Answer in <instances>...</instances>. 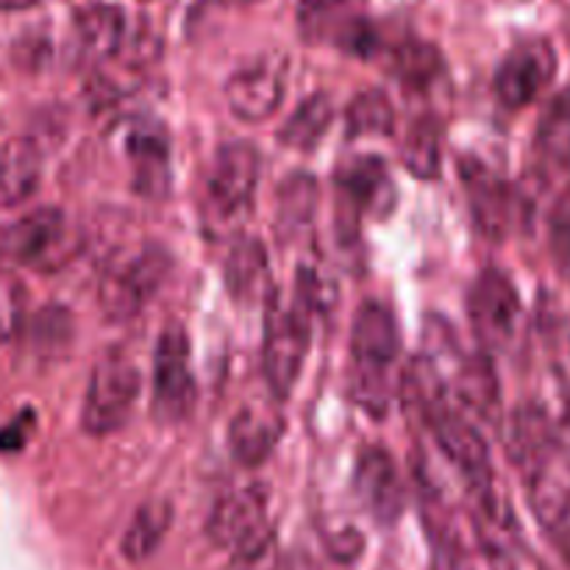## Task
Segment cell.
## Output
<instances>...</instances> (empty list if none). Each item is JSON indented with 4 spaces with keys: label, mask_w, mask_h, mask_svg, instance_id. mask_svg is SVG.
Listing matches in <instances>:
<instances>
[{
    "label": "cell",
    "mask_w": 570,
    "mask_h": 570,
    "mask_svg": "<svg viewBox=\"0 0 570 570\" xmlns=\"http://www.w3.org/2000/svg\"><path fill=\"white\" fill-rule=\"evenodd\" d=\"M365 0H298V28L309 42H337L356 20Z\"/></svg>",
    "instance_id": "obj_20"
},
{
    "label": "cell",
    "mask_w": 570,
    "mask_h": 570,
    "mask_svg": "<svg viewBox=\"0 0 570 570\" xmlns=\"http://www.w3.org/2000/svg\"><path fill=\"white\" fill-rule=\"evenodd\" d=\"M468 315L473 334L488 354L504 351L512 343L521 315V298L501 271H484L468 293Z\"/></svg>",
    "instance_id": "obj_8"
},
{
    "label": "cell",
    "mask_w": 570,
    "mask_h": 570,
    "mask_svg": "<svg viewBox=\"0 0 570 570\" xmlns=\"http://www.w3.org/2000/svg\"><path fill=\"white\" fill-rule=\"evenodd\" d=\"M401 332L393 309L365 301L351 328V393L367 412L382 415L390 399V373L399 362Z\"/></svg>",
    "instance_id": "obj_1"
},
{
    "label": "cell",
    "mask_w": 570,
    "mask_h": 570,
    "mask_svg": "<svg viewBox=\"0 0 570 570\" xmlns=\"http://www.w3.org/2000/svg\"><path fill=\"white\" fill-rule=\"evenodd\" d=\"M426 523L434 538V546H438V570H484L482 562L471 554L465 540L460 538L451 515L432 518Z\"/></svg>",
    "instance_id": "obj_26"
},
{
    "label": "cell",
    "mask_w": 570,
    "mask_h": 570,
    "mask_svg": "<svg viewBox=\"0 0 570 570\" xmlns=\"http://www.w3.org/2000/svg\"><path fill=\"white\" fill-rule=\"evenodd\" d=\"M284 78L287 59L282 56H262L234 72L226 83L232 115L243 122H262L276 115L284 100Z\"/></svg>",
    "instance_id": "obj_10"
},
{
    "label": "cell",
    "mask_w": 570,
    "mask_h": 570,
    "mask_svg": "<svg viewBox=\"0 0 570 570\" xmlns=\"http://www.w3.org/2000/svg\"><path fill=\"white\" fill-rule=\"evenodd\" d=\"M337 193V215L345 237H348V228H354L356 234L360 217L365 212L384 217L395 206V187L384 161L376 156H360L340 167Z\"/></svg>",
    "instance_id": "obj_9"
},
{
    "label": "cell",
    "mask_w": 570,
    "mask_h": 570,
    "mask_svg": "<svg viewBox=\"0 0 570 570\" xmlns=\"http://www.w3.org/2000/svg\"><path fill=\"white\" fill-rule=\"evenodd\" d=\"M170 265V254L154 243L117 250L100 276L98 295L104 315L115 323L137 317L142 306L159 293Z\"/></svg>",
    "instance_id": "obj_3"
},
{
    "label": "cell",
    "mask_w": 570,
    "mask_h": 570,
    "mask_svg": "<svg viewBox=\"0 0 570 570\" xmlns=\"http://www.w3.org/2000/svg\"><path fill=\"white\" fill-rule=\"evenodd\" d=\"M267 490L262 484L232 490L223 495L206 521V534L215 546L228 551L243 549L245 543L267 532Z\"/></svg>",
    "instance_id": "obj_11"
},
{
    "label": "cell",
    "mask_w": 570,
    "mask_h": 570,
    "mask_svg": "<svg viewBox=\"0 0 570 570\" xmlns=\"http://www.w3.org/2000/svg\"><path fill=\"white\" fill-rule=\"evenodd\" d=\"M460 178L468 189V200H471L479 228L495 239L504 237L512 226V215H515V198H512L510 187L479 159L460 161Z\"/></svg>",
    "instance_id": "obj_14"
},
{
    "label": "cell",
    "mask_w": 570,
    "mask_h": 570,
    "mask_svg": "<svg viewBox=\"0 0 570 570\" xmlns=\"http://www.w3.org/2000/svg\"><path fill=\"white\" fill-rule=\"evenodd\" d=\"M551 250H554L560 265H570V187L560 195L551 212Z\"/></svg>",
    "instance_id": "obj_31"
},
{
    "label": "cell",
    "mask_w": 570,
    "mask_h": 570,
    "mask_svg": "<svg viewBox=\"0 0 570 570\" xmlns=\"http://www.w3.org/2000/svg\"><path fill=\"white\" fill-rule=\"evenodd\" d=\"M226 284L234 301H256L267 287V254L265 245L254 237H243L232 248L226 262Z\"/></svg>",
    "instance_id": "obj_21"
},
{
    "label": "cell",
    "mask_w": 570,
    "mask_h": 570,
    "mask_svg": "<svg viewBox=\"0 0 570 570\" xmlns=\"http://www.w3.org/2000/svg\"><path fill=\"white\" fill-rule=\"evenodd\" d=\"M70 243L67 220L53 206L28 212L0 232V262L11 267H48L61 265Z\"/></svg>",
    "instance_id": "obj_6"
},
{
    "label": "cell",
    "mask_w": 570,
    "mask_h": 570,
    "mask_svg": "<svg viewBox=\"0 0 570 570\" xmlns=\"http://www.w3.org/2000/svg\"><path fill=\"white\" fill-rule=\"evenodd\" d=\"M554 70L557 56L551 45L543 39H529V42L512 48L501 61L499 72H495V95L510 109H521L543 92L546 83L554 78Z\"/></svg>",
    "instance_id": "obj_12"
},
{
    "label": "cell",
    "mask_w": 570,
    "mask_h": 570,
    "mask_svg": "<svg viewBox=\"0 0 570 570\" xmlns=\"http://www.w3.org/2000/svg\"><path fill=\"white\" fill-rule=\"evenodd\" d=\"M534 154L543 176H560L570 170V89L554 95L540 115Z\"/></svg>",
    "instance_id": "obj_18"
},
{
    "label": "cell",
    "mask_w": 570,
    "mask_h": 570,
    "mask_svg": "<svg viewBox=\"0 0 570 570\" xmlns=\"http://www.w3.org/2000/svg\"><path fill=\"white\" fill-rule=\"evenodd\" d=\"M309 348V312L293 301L284 304L271 295L265 306V340H262V371L267 387L278 401L293 393Z\"/></svg>",
    "instance_id": "obj_5"
},
{
    "label": "cell",
    "mask_w": 570,
    "mask_h": 570,
    "mask_svg": "<svg viewBox=\"0 0 570 570\" xmlns=\"http://www.w3.org/2000/svg\"><path fill=\"white\" fill-rule=\"evenodd\" d=\"M228 570H276V534H273V529L234 551Z\"/></svg>",
    "instance_id": "obj_30"
},
{
    "label": "cell",
    "mask_w": 570,
    "mask_h": 570,
    "mask_svg": "<svg viewBox=\"0 0 570 570\" xmlns=\"http://www.w3.org/2000/svg\"><path fill=\"white\" fill-rule=\"evenodd\" d=\"M354 490L356 499L367 510V515L379 523V527H393L399 518L404 515L406 493L401 484L399 468H395L393 456L384 449H365L356 460L354 471Z\"/></svg>",
    "instance_id": "obj_13"
},
{
    "label": "cell",
    "mask_w": 570,
    "mask_h": 570,
    "mask_svg": "<svg viewBox=\"0 0 570 570\" xmlns=\"http://www.w3.org/2000/svg\"><path fill=\"white\" fill-rule=\"evenodd\" d=\"M440 126L434 117L423 115L412 120L410 131L404 137V165L412 176L417 178H434L440 173V161H443V150H440Z\"/></svg>",
    "instance_id": "obj_24"
},
{
    "label": "cell",
    "mask_w": 570,
    "mask_h": 570,
    "mask_svg": "<svg viewBox=\"0 0 570 570\" xmlns=\"http://www.w3.org/2000/svg\"><path fill=\"white\" fill-rule=\"evenodd\" d=\"M438 50L423 42H410L393 53V72H399L406 87H426L440 72Z\"/></svg>",
    "instance_id": "obj_28"
},
{
    "label": "cell",
    "mask_w": 570,
    "mask_h": 570,
    "mask_svg": "<svg viewBox=\"0 0 570 570\" xmlns=\"http://www.w3.org/2000/svg\"><path fill=\"white\" fill-rule=\"evenodd\" d=\"M189 337L181 326H167L154 351V412L165 423L187 421L195 406Z\"/></svg>",
    "instance_id": "obj_7"
},
{
    "label": "cell",
    "mask_w": 570,
    "mask_h": 570,
    "mask_svg": "<svg viewBox=\"0 0 570 570\" xmlns=\"http://www.w3.org/2000/svg\"><path fill=\"white\" fill-rule=\"evenodd\" d=\"M223 3H248V0H223Z\"/></svg>",
    "instance_id": "obj_33"
},
{
    "label": "cell",
    "mask_w": 570,
    "mask_h": 570,
    "mask_svg": "<svg viewBox=\"0 0 570 570\" xmlns=\"http://www.w3.org/2000/svg\"><path fill=\"white\" fill-rule=\"evenodd\" d=\"M348 137H390L395 126L393 104L379 89L356 95L348 106Z\"/></svg>",
    "instance_id": "obj_25"
},
{
    "label": "cell",
    "mask_w": 570,
    "mask_h": 570,
    "mask_svg": "<svg viewBox=\"0 0 570 570\" xmlns=\"http://www.w3.org/2000/svg\"><path fill=\"white\" fill-rule=\"evenodd\" d=\"M332 126V100L323 92L312 95V98L301 100L298 109L289 115V120L284 122L282 139L287 148L295 150H309L321 142V137L326 134V128Z\"/></svg>",
    "instance_id": "obj_23"
},
{
    "label": "cell",
    "mask_w": 570,
    "mask_h": 570,
    "mask_svg": "<svg viewBox=\"0 0 570 570\" xmlns=\"http://www.w3.org/2000/svg\"><path fill=\"white\" fill-rule=\"evenodd\" d=\"M315 200L317 187L309 176L289 178L278 193V226H284V232L306 226L315 212Z\"/></svg>",
    "instance_id": "obj_27"
},
{
    "label": "cell",
    "mask_w": 570,
    "mask_h": 570,
    "mask_svg": "<svg viewBox=\"0 0 570 570\" xmlns=\"http://www.w3.org/2000/svg\"><path fill=\"white\" fill-rule=\"evenodd\" d=\"M170 523L173 507L167 501H148V504H142L137 515H134L131 527L122 534V554L131 562L148 560L159 549L161 540H165Z\"/></svg>",
    "instance_id": "obj_22"
},
{
    "label": "cell",
    "mask_w": 570,
    "mask_h": 570,
    "mask_svg": "<svg viewBox=\"0 0 570 570\" xmlns=\"http://www.w3.org/2000/svg\"><path fill=\"white\" fill-rule=\"evenodd\" d=\"M42 3V0H0V11H20L31 9V6Z\"/></svg>",
    "instance_id": "obj_32"
},
{
    "label": "cell",
    "mask_w": 570,
    "mask_h": 570,
    "mask_svg": "<svg viewBox=\"0 0 570 570\" xmlns=\"http://www.w3.org/2000/svg\"><path fill=\"white\" fill-rule=\"evenodd\" d=\"M259 154L250 142H226L217 150L200 198L204 223L217 237L234 232L245 220L259 184Z\"/></svg>",
    "instance_id": "obj_2"
},
{
    "label": "cell",
    "mask_w": 570,
    "mask_h": 570,
    "mask_svg": "<svg viewBox=\"0 0 570 570\" xmlns=\"http://www.w3.org/2000/svg\"><path fill=\"white\" fill-rule=\"evenodd\" d=\"M28 293L11 273H0V343H9L22 328Z\"/></svg>",
    "instance_id": "obj_29"
},
{
    "label": "cell",
    "mask_w": 570,
    "mask_h": 570,
    "mask_svg": "<svg viewBox=\"0 0 570 570\" xmlns=\"http://www.w3.org/2000/svg\"><path fill=\"white\" fill-rule=\"evenodd\" d=\"M126 154L131 159L134 189L145 198H165L170 189V139L161 126L142 122L126 137Z\"/></svg>",
    "instance_id": "obj_15"
},
{
    "label": "cell",
    "mask_w": 570,
    "mask_h": 570,
    "mask_svg": "<svg viewBox=\"0 0 570 570\" xmlns=\"http://www.w3.org/2000/svg\"><path fill=\"white\" fill-rule=\"evenodd\" d=\"M282 432L284 421L278 417V412L262 404L245 406L237 412L232 429H228V451L239 465H262L273 454Z\"/></svg>",
    "instance_id": "obj_16"
},
{
    "label": "cell",
    "mask_w": 570,
    "mask_h": 570,
    "mask_svg": "<svg viewBox=\"0 0 570 570\" xmlns=\"http://www.w3.org/2000/svg\"><path fill=\"white\" fill-rule=\"evenodd\" d=\"M72 26L78 48L89 59H109L126 39V14L109 3H89L78 9Z\"/></svg>",
    "instance_id": "obj_19"
},
{
    "label": "cell",
    "mask_w": 570,
    "mask_h": 570,
    "mask_svg": "<svg viewBox=\"0 0 570 570\" xmlns=\"http://www.w3.org/2000/svg\"><path fill=\"white\" fill-rule=\"evenodd\" d=\"M42 178V150L31 137L0 145V209H14L31 198Z\"/></svg>",
    "instance_id": "obj_17"
},
{
    "label": "cell",
    "mask_w": 570,
    "mask_h": 570,
    "mask_svg": "<svg viewBox=\"0 0 570 570\" xmlns=\"http://www.w3.org/2000/svg\"><path fill=\"white\" fill-rule=\"evenodd\" d=\"M142 393L139 367L122 351H109L98 360L83 395L81 429L92 438L117 432L128 423Z\"/></svg>",
    "instance_id": "obj_4"
}]
</instances>
